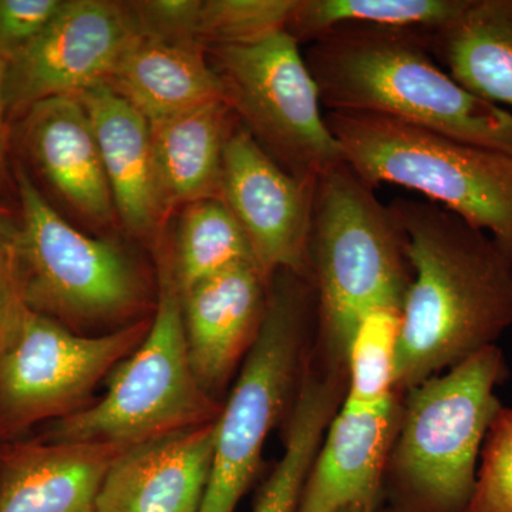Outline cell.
<instances>
[{"mask_svg": "<svg viewBox=\"0 0 512 512\" xmlns=\"http://www.w3.org/2000/svg\"><path fill=\"white\" fill-rule=\"evenodd\" d=\"M109 86L150 124L214 101H227L224 84L207 59V50L197 42H168L138 35Z\"/></svg>", "mask_w": 512, "mask_h": 512, "instance_id": "obj_19", "label": "cell"}, {"mask_svg": "<svg viewBox=\"0 0 512 512\" xmlns=\"http://www.w3.org/2000/svg\"><path fill=\"white\" fill-rule=\"evenodd\" d=\"M202 0L128 2L138 35L168 42H197Z\"/></svg>", "mask_w": 512, "mask_h": 512, "instance_id": "obj_28", "label": "cell"}, {"mask_svg": "<svg viewBox=\"0 0 512 512\" xmlns=\"http://www.w3.org/2000/svg\"><path fill=\"white\" fill-rule=\"evenodd\" d=\"M429 45L460 86L512 109V0H471L453 23L429 33Z\"/></svg>", "mask_w": 512, "mask_h": 512, "instance_id": "obj_21", "label": "cell"}, {"mask_svg": "<svg viewBox=\"0 0 512 512\" xmlns=\"http://www.w3.org/2000/svg\"><path fill=\"white\" fill-rule=\"evenodd\" d=\"M137 37L127 3L63 0L49 25L8 63V109L29 111L109 84Z\"/></svg>", "mask_w": 512, "mask_h": 512, "instance_id": "obj_11", "label": "cell"}, {"mask_svg": "<svg viewBox=\"0 0 512 512\" xmlns=\"http://www.w3.org/2000/svg\"><path fill=\"white\" fill-rule=\"evenodd\" d=\"M22 205L20 284L30 311L70 330L127 326L141 320L148 289L140 269L113 242L83 234L16 173Z\"/></svg>", "mask_w": 512, "mask_h": 512, "instance_id": "obj_8", "label": "cell"}, {"mask_svg": "<svg viewBox=\"0 0 512 512\" xmlns=\"http://www.w3.org/2000/svg\"><path fill=\"white\" fill-rule=\"evenodd\" d=\"M336 512H393L384 504V501L379 503H359L348 505V507L342 508V510Z\"/></svg>", "mask_w": 512, "mask_h": 512, "instance_id": "obj_33", "label": "cell"}, {"mask_svg": "<svg viewBox=\"0 0 512 512\" xmlns=\"http://www.w3.org/2000/svg\"><path fill=\"white\" fill-rule=\"evenodd\" d=\"M25 144L37 170L74 210L99 224L113 218V197L86 107L56 97L28 111Z\"/></svg>", "mask_w": 512, "mask_h": 512, "instance_id": "obj_18", "label": "cell"}, {"mask_svg": "<svg viewBox=\"0 0 512 512\" xmlns=\"http://www.w3.org/2000/svg\"><path fill=\"white\" fill-rule=\"evenodd\" d=\"M25 308L19 272L0 266V348L5 345Z\"/></svg>", "mask_w": 512, "mask_h": 512, "instance_id": "obj_30", "label": "cell"}, {"mask_svg": "<svg viewBox=\"0 0 512 512\" xmlns=\"http://www.w3.org/2000/svg\"><path fill=\"white\" fill-rule=\"evenodd\" d=\"M497 345L402 393L399 427L383 477L393 512H467L485 436L503 407L508 377Z\"/></svg>", "mask_w": 512, "mask_h": 512, "instance_id": "obj_3", "label": "cell"}, {"mask_svg": "<svg viewBox=\"0 0 512 512\" xmlns=\"http://www.w3.org/2000/svg\"><path fill=\"white\" fill-rule=\"evenodd\" d=\"M308 271L320 348L345 370L353 333L367 313L402 305L412 268L406 235L389 205L343 161L316 180Z\"/></svg>", "mask_w": 512, "mask_h": 512, "instance_id": "obj_4", "label": "cell"}, {"mask_svg": "<svg viewBox=\"0 0 512 512\" xmlns=\"http://www.w3.org/2000/svg\"><path fill=\"white\" fill-rule=\"evenodd\" d=\"M312 320L316 298L311 282L292 272L275 274L264 322L217 420L210 481L198 512L237 510L258 473L268 434L305 369L303 348Z\"/></svg>", "mask_w": 512, "mask_h": 512, "instance_id": "obj_7", "label": "cell"}, {"mask_svg": "<svg viewBox=\"0 0 512 512\" xmlns=\"http://www.w3.org/2000/svg\"><path fill=\"white\" fill-rule=\"evenodd\" d=\"M296 0H204L197 40L210 47L248 45L286 29Z\"/></svg>", "mask_w": 512, "mask_h": 512, "instance_id": "obj_26", "label": "cell"}, {"mask_svg": "<svg viewBox=\"0 0 512 512\" xmlns=\"http://www.w3.org/2000/svg\"><path fill=\"white\" fill-rule=\"evenodd\" d=\"M399 402L376 412L340 406L330 421L296 512H336L348 505L383 501L387 458L399 427Z\"/></svg>", "mask_w": 512, "mask_h": 512, "instance_id": "obj_17", "label": "cell"}, {"mask_svg": "<svg viewBox=\"0 0 512 512\" xmlns=\"http://www.w3.org/2000/svg\"><path fill=\"white\" fill-rule=\"evenodd\" d=\"M171 261L180 292L225 269L256 265L244 229L221 198L185 205Z\"/></svg>", "mask_w": 512, "mask_h": 512, "instance_id": "obj_24", "label": "cell"}, {"mask_svg": "<svg viewBox=\"0 0 512 512\" xmlns=\"http://www.w3.org/2000/svg\"><path fill=\"white\" fill-rule=\"evenodd\" d=\"M151 320L83 336L26 306L0 348V443L84 409L97 383L146 339Z\"/></svg>", "mask_w": 512, "mask_h": 512, "instance_id": "obj_10", "label": "cell"}, {"mask_svg": "<svg viewBox=\"0 0 512 512\" xmlns=\"http://www.w3.org/2000/svg\"><path fill=\"white\" fill-rule=\"evenodd\" d=\"M225 100L269 157L305 183L343 163L299 43L285 30L248 45L210 47Z\"/></svg>", "mask_w": 512, "mask_h": 512, "instance_id": "obj_9", "label": "cell"}, {"mask_svg": "<svg viewBox=\"0 0 512 512\" xmlns=\"http://www.w3.org/2000/svg\"><path fill=\"white\" fill-rule=\"evenodd\" d=\"M265 153L241 124L222 161L220 198L244 229L266 282L286 271L308 279L313 191Z\"/></svg>", "mask_w": 512, "mask_h": 512, "instance_id": "obj_12", "label": "cell"}, {"mask_svg": "<svg viewBox=\"0 0 512 512\" xmlns=\"http://www.w3.org/2000/svg\"><path fill=\"white\" fill-rule=\"evenodd\" d=\"M268 288L256 265L245 264L180 292L192 372L202 389L217 399L255 343Z\"/></svg>", "mask_w": 512, "mask_h": 512, "instance_id": "obj_13", "label": "cell"}, {"mask_svg": "<svg viewBox=\"0 0 512 512\" xmlns=\"http://www.w3.org/2000/svg\"><path fill=\"white\" fill-rule=\"evenodd\" d=\"M113 372L103 399L57 420L43 440L131 448L220 419L224 403L205 392L192 372L171 259L160 264L158 303L146 339Z\"/></svg>", "mask_w": 512, "mask_h": 512, "instance_id": "obj_6", "label": "cell"}, {"mask_svg": "<svg viewBox=\"0 0 512 512\" xmlns=\"http://www.w3.org/2000/svg\"><path fill=\"white\" fill-rule=\"evenodd\" d=\"M63 0H0V59L12 62L55 18Z\"/></svg>", "mask_w": 512, "mask_h": 512, "instance_id": "obj_29", "label": "cell"}, {"mask_svg": "<svg viewBox=\"0 0 512 512\" xmlns=\"http://www.w3.org/2000/svg\"><path fill=\"white\" fill-rule=\"evenodd\" d=\"M471 0H296L285 32L301 43L315 42L345 26L437 32L446 28Z\"/></svg>", "mask_w": 512, "mask_h": 512, "instance_id": "obj_23", "label": "cell"}, {"mask_svg": "<svg viewBox=\"0 0 512 512\" xmlns=\"http://www.w3.org/2000/svg\"><path fill=\"white\" fill-rule=\"evenodd\" d=\"M389 207L413 272L397 348L402 394L497 345L512 325V261L487 232L434 202L394 198Z\"/></svg>", "mask_w": 512, "mask_h": 512, "instance_id": "obj_1", "label": "cell"}, {"mask_svg": "<svg viewBox=\"0 0 512 512\" xmlns=\"http://www.w3.org/2000/svg\"><path fill=\"white\" fill-rule=\"evenodd\" d=\"M420 30L345 26L305 53L330 111L377 114L464 143L512 154V111L460 86Z\"/></svg>", "mask_w": 512, "mask_h": 512, "instance_id": "obj_2", "label": "cell"}, {"mask_svg": "<svg viewBox=\"0 0 512 512\" xmlns=\"http://www.w3.org/2000/svg\"><path fill=\"white\" fill-rule=\"evenodd\" d=\"M467 512H512V407H501L487 431Z\"/></svg>", "mask_w": 512, "mask_h": 512, "instance_id": "obj_27", "label": "cell"}, {"mask_svg": "<svg viewBox=\"0 0 512 512\" xmlns=\"http://www.w3.org/2000/svg\"><path fill=\"white\" fill-rule=\"evenodd\" d=\"M239 121L227 101L150 124L158 180L168 211L220 198L225 147Z\"/></svg>", "mask_w": 512, "mask_h": 512, "instance_id": "obj_20", "label": "cell"}, {"mask_svg": "<svg viewBox=\"0 0 512 512\" xmlns=\"http://www.w3.org/2000/svg\"><path fill=\"white\" fill-rule=\"evenodd\" d=\"M345 379L306 369L293 400L285 453L262 487L252 512H296L303 485L330 421L345 396Z\"/></svg>", "mask_w": 512, "mask_h": 512, "instance_id": "obj_22", "label": "cell"}, {"mask_svg": "<svg viewBox=\"0 0 512 512\" xmlns=\"http://www.w3.org/2000/svg\"><path fill=\"white\" fill-rule=\"evenodd\" d=\"M343 161L376 191H417L487 232L512 261V154L377 114L329 111Z\"/></svg>", "mask_w": 512, "mask_h": 512, "instance_id": "obj_5", "label": "cell"}, {"mask_svg": "<svg viewBox=\"0 0 512 512\" xmlns=\"http://www.w3.org/2000/svg\"><path fill=\"white\" fill-rule=\"evenodd\" d=\"M77 99L92 120L114 208L124 227L158 244L170 211L158 180L150 123L109 84Z\"/></svg>", "mask_w": 512, "mask_h": 512, "instance_id": "obj_16", "label": "cell"}, {"mask_svg": "<svg viewBox=\"0 0 512 512\" xmlns=\"http://www.w3.org/2000/svg\"><path fill=\"white\" fill-rule=\"evenodd\" d=\"M20 244L22 229L9 212L0 208V266L15 269L20 274Z\"/></svg>", "mask_w": 512, "mask_h": 512, "instance_id": "obj_31", "label": "cell"}, {"mask_svg": "<svg viewBox=\"0 0 512 512\" xmlns=\"http://www.w3.org/2000/svg\"><path fill=\"white\" fill-rule=\"evenodd\" d=\"M217 421L128 448L111 466L97 512H198L210 481Z\"/></svg>", "mask_w": 512, "mask_h": 512, "instance_id": "obj_14", "label": "cell"}, {"mask_svg": "<svg viewBox=\"0 0 512 512\" xmlns=\"http://www.w3.org/2000/svg\"><path fill=\"white\" fill-rule=\"evenodd\" d=\"M402 305H383L367 313L353 333L346 355L342 407L376 412L399 402L396 362Z\"/></svg>", "mask_w": 512, "mask_h": 512, "instance_id": "obj_25", "label": "cell"}, {"mask_svg": "<svg viewBox=\"0 0 512 512\" xmlns=\"http://www.w3.org/2000/svg\"><path fill=\"white\" fill-rule=\"evenodd\" d=\"M114 443H0V512H97L111 466L128 450Z\"/></svg>", "mask_w": 512, "mask_h": 512, "instance_id": "obj_15", "label": "cell"}, {"mask_svg": "<svg viewBox=\"0 0 512 512\" xmlns=\"http://www.w3.org/2000/svg\"><path fill=\"white\" fill-rule=\"evenodd\" d=\"M6 74H8V62L0 59V184L6 180L8 170V130H6V113H8V101H6Z\"/></svg>", "mask_w": 512, "mask_h": 512, "instance_id": "obj_32", "label": "cell"}]
</instances>
